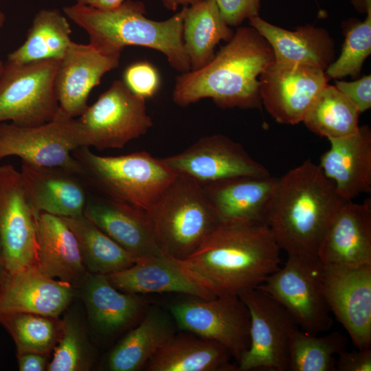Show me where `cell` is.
I'll list each match as a JSON object with an SVG mask.
<instances>
[{"label":"cell","instance_id":"1","mask_svg":"<svg viewBox=\"0 0 371 371\" xmlns=\"http://www.w3.org/2000/svg\"><path fill=\"white\" fill-rule=\"evenodd\" d=\"M280 250L267 225L225 222L195 252L175 261L215 296L238 295L260 285L279 268Z\"/></svg>","mask_w":371,"mask_h":371},{"label":"cell","instance_id":"2","mask_svg":"<svg viewBox=\"0 0 371 371\" xmlns=\"http://www.w3.org/2000/svg\"><path fill=\"white\" fill-rule=\"evenodd\" d=\"M273 61L270 45L255 28L238 27L207 65L177 77L173 102L185 107L208 98L222 109L260 108L259 78Z\"/></svg>","mask_w":371,"mask_h":371},{"label":"cell","instance_id":"3","mask_svg":"<svg viewBox=\"0 0 371 371\" xmlns=\"http://www.w3.org/2000/svg\"><path fill=\"white\" fill-rule=\"evenodd\" d=\"M346 202L319 164L306 160L278 178L267 225L288 255L317 256L330 223Z\"/></svg>","mask_w":371,"mask_h":371},{"label":"cell","instance_id":"4","mask_svg":"<svg viewBox=\"0 0 371 371\" xmlns=\"http://www.w3.org/2000/svg\"><path fill=\"white\" fill-rule=\"evenodd\" d=\"M63 11L87 32L89 44L102 54L121 55L127 46L145 47L164 54L177 71L191 70L183 41L185 7L161 21L146 18L144 3L132 0L108 10L76 3L65 7Z\"/></svg>","mask_w":371,"mask_h":371},{"label":"cell","instance_id":"5","mask_svg":"<svg viewBox=\"0 0 371 371\" xmlns=\"http://www.w3.org/2000/svg\"><path fill=\"white\" fill-rule=\"evenodd\" d=\"M89 190L149 212L177 176L161 158L146 151L102 156L89 147L72 152Z\"/></svg>","mask_w":371,"mask_h":371},{"label":"cell","instance_id":"6","mask_svg":"<svg viewBox=\"0 0 371 371\" xmlns=\"http://www.w3.org/2000/svg\"><path fill=\"white\" fill-rule=\"evenodd\" d=\"M148 213L161 251L177 260L195 252L221 223L202 186L181 174Z\"/></svg>","mask_w":371,"mask_h":371},{"label":"cell","instance_id":"7","mask_svg":"<svg viewBox=\"0 0 371 371\" xmlns=\"http://www.w3.org/2000/svg\"><path fill=\"white\" fill-rule=\"evenodd\" d=\"M82 146L98 150L122 148L153 126L146 99L116 80L75 119Z\"/></svg>","mask_w":371,"mask_h":371},{"label":"cell","instance_id":"8","mask_svg":"<svg viewBox=\"0 0 371 371\" xmlns=\"http://www.w3.org/2000/svg\"><path fill=\"white\" fill-rule=\"evenodd\" d=\"M322 269L317 256L288 255L284 266L256 288L282 305L304 331L326 332L333 320L323 291Z\"/></svg>","mask_w":371,"mask_h":371},{"label":"cell","instance_id":"9","mask_svg":"<svg viewBox=\"0 0 371 371\" xmlns=\"http://www.w3.org/2000/svg\"><path fill=\"white\" fill-rule=\"evenodd\" d=\"M60 59L4 63L0 75V124L11 121L35 126L54 120L59 112L54 89Z\"/></svg>","mask_w":371,"mask_h":371},{"label":"cell","instance_id":"10","mask_svg":"<svg viewBox=\"0 0 371 371\" xmlns=\"http://www.w3.org/2000/svg\"><path fill=\"white\" fill-rule=\"evenodd\" d=\"M250 316L249 346L238 370H289V339L296 328L287 310L263 291L254 288L238 294Z\"/></svg>","mask_w":371,"mask_h":371},{"label":"cell","instance_id":"11","mask_svg":"<svg viewBox=\"0 0 371 371\" xmlns=\"http://www.w3.org/2000/svg\"><path fill=\"white\" fill-rule=\"evenodd\" d=\"M0 262L9 273L37 266L36 214L12 164L0 166Z\"/></svg>","mask_w":371,"mask_h":371},{"label":"cell","instance_id":"12","mask_svg":"<svg viewBox=\"0 0 371 371\" xmlns=\"http://www.w3.org/2000/svg\"><path fill=\"white\" fill-rule=\"evenodd\" d=\"M177 328L225 346L239 361L249 346L250 316L238 295L193 299L170 306Z\"/></svg>","mask_w":371,"mask_h":371},{"label":"cell","instance_id":"13","mask_svg":"<svg viewBox=\"0 0 371 371\" xmlns=\"http://www.w3.org/2000/svg\"><path fill=\"white\" fill-rule=\"evenodd\" d=\"M80 146L82 143L75 118L60 109L54 120L38 126L0 124V161L16 156L27 164L61 167L80 174L72 152Z\"/></svg>","mask_w":371,"mask_h":371},{"label":"cell","instance_id":"14","mask_svg":"<svg viewBox=\"0 0 371 371\" xmlns=\"http://www.w3.org/2000/svg\"><path fill=\"white\" fill-rule=\"evenodd\" d=\"M161 159L177 174L201 184L238 177L271 176L240 144L221 134L201 137L184 150Z\"/></svg>","mask_w":371,"mask_h":371},{"label":"cell","instance_id":"15","mask_svg":"<svg viewBox=\"0 0 371 371\" xmlns=\"http://www.w3.org/2000/svg\"><path fill=\"white\" fill-rule=\"evenodd\" d=\"M322 287L330 312L358 349L371 347V264L323 265Z\"/></svg>","mask_w":371,"mask_h":371},{"label":"cell","instance_id":"16","mask_svg":"<svg viewBox=\"0 0 371 371\" xmlns=\"http://www.w3.org/2000/svg\"><path fill=\"white\" fill-rule=\"evenodd\" d=\"M328 80L322 69L273 61L259 78L262 103L278 123L298 124Z\"/></svg>","mask_w":371,"mask_h":371},{"label":"cell","instance_id":"17","mask_svg":"<svg viewBox=\"0 0 371 371\" xmlns=\"http://www.w3.org/2000/svg\"><path fill=\"white\" fill-rule=\"evenodd\" d=\"M83 215L136 260L162 256L148 212L90 191Z\"/></svg>","mask_w":371,"mask_h":371},{"label":"cell","instance_id":"18","mask_svg":"<svg viewBox=\"0 0 371 371\" xmlns=\"http://www.w3.org/2000/svg\"><path fill=\"white\" fill-rule=\"evenodd\" d=\"M120 56L104 54L89 44L71 41L54 78L60 110L70 117L81 115L89 106L90 92L106 72L117 67Z\"/></svg>","mask_w":371,"mask_h":371},{"label":"cell","instance_id":"19","mask_svg":"<svg viewBox=\"0 0 371 371\" xmlns=\"http://www.w3.org/2000/svg\"><path fill=\"white\" fill-rule=\"evenodd\" d=\"M20 172L35 214L45 212L60 217L83 214L90 190L79 173L25 162Z\"/></svg>","mask_w":371,"mask_h":371},{"label":"cell","instance_id":"20","mask_svg":"<svg viewBox=\"0 0 371 371\" xmlns=\"http://www.w3.org/2000/svg\"><path fill=\"white\" fill-rule=\"evenodd\" d=\"M278 180L271 176L238 177L200 184L221 223L267 225Z\"/></svg>","mask_w":371,"mask_h":371},{"label":"cell","instance_id":"21","mask_svg":"<svg viewBox=\"0 0 371 371\" xmlns=\"http://www.w3.org/2000/svg\"><path fill=\"white\" fill-rule=\"evenodd\" d=\"M72 285L30 269L0 275V314L27 313L58 317L70 304Z\"/></svg>","mask_w":371,"mask_h":371},{"label":"cell","instance_id":"22","mask_svg":"<svg viewBox=\"0 0 371 371\" xmlns=\"http://www.w3.org/2000/svg\"><path fill=\"white\" fill-rule=\"evenodd\" d=\"M317 256L323 265L371 264V200L346 201L330 223Z\"/></svg>","mask_w":371,"mask_h":371},{"label":"cell","instance_id":"23","mask_svg":"<svg viewBox=\"0 0 371 371\" xmlns=\"http://www.w3.org/2000/svg\"><path fill=\"white\" fill-rule=\"evenodd\" d=\"M319 166L339 196L350 201L371 192V131L365 125L347 137L330 139Z\"/></svg>","mask_w":371,"mask_h":371},{"label":"cell","instance_id":"24","mask_svg":"<svg viewBox=\"0 0 371 371\" xmlns=\"http://www.w3.org/2000/svg\"><path fill=\"white\" fill-rule=\"evenodd\" d=\"M36 270L72 286L81 284L89 272L73 232L61 217L45 212L36 214Z\"/></svg>","mask_w":371,"mask_h":371},{"label":"cell","instance_id":"25","mask_svg":"<svg viewBox=\"0 0 371 371\" xmlns=\"http://www.w3.org/2000/svg\"><path fill=\"white\" fill-rule=\"evenodd\" d=\"M106 276L115 288L133 294L178 293L205 300L216 297L164 254L137 260L128 269Z\"/></svg>","mask_w":371,"mask_h":371},{"label":"cell","instance_id":"26","mask_svg":"<svg viewBox=\"0 0 371 371\" xmlns=\"http://www.w3.org/2000/svg\"><path fill=\"white\" fill-rule=\"evenodd\" d=\"M249 23L270 45L275 62L310 66L323 70L333 62L335 43L324 29L306 25L289 31L266 21L259 16L249 19Z\"/></svg>","mask_w":371,"mask_h":371},{"label":"cell","instance_id":"27","mask_svg":"<svg viewBox=\"0 0 371 371\" xmlns=\"http://www.w3.org/2000/svg\"><path fill=\"white\" fill-rule=\"evenodd\" d=\"M81 285L89 319L104 335L115 334L140 320L147 308L137 294L117 289L106 275L89 273Z\"/></svg>","mask_w":371,"mask_h":371},{"label":"cell","instance_id":"28","mask_svg":"<svg viewBox=\"0 0 371 371\" xmlns=\"http://www.w3.org/2000/svg\"><path fill=\"white\" fill-rule=\"evenodd\" d=\"M232 355L223 344L192 333H175L147 362V371H232Z\"/></svg>","mask_w":371,"mask_h":371},{"label":"cell","instance_id":"29","mask_svg":"<svg viewBox=\"0 0 371 371\" xmlns=\"http://www.w3.org/2000/svg\"><path fill=\"white\" fill-rule=\"evenodd\" d=\"M170 313L151 306L146 308L138 325L111 352L107 366L111 371H137L177 333Z\"/></svg>","mask_w":371,"mask_h":371},{"label":"cell","instance_id":"30","mask_svg":"<svg viewBox=\"0 0 371 371\" xmlns=\"http://www.w3.org/2000/svg\"><path fill=\"white\" fill-rule=\"evenodd\" d=\"M234 32L222 17L215 0H198L185 7L183 41L191 70H198L214 57L222 40L229 41Z\"/></svg>","mask_w":371,"mask_h":371},{"label":"cell","instance_id":"31","mask_svg":"<svg viewBox=\"0 0 371 371\" xmlns=\"http://www.w3.org/2000/svg\"><path fill=\"white\" fill-rule=\"evenodd\" d=\"M71 29L57 9H42L35 15L24 43L8 56V62L26 63L61 59L71 40Z\"/></svg>","mask_w":371,"mask_h":371},{"label":"cell","instance_id":"32","mask_svg":"<svg viewBox=\"0 0 371 371\" xmlns=\"http://www.w3.org/2000/svg\"><path fill=\"white\" fill-rule=\"evenodd\" d=\"M61 218L74 234L89 273L109 275L136 262L135 258L83 214Z\"/></svg>","mask_w":371,"mask_h":371},{"label":"cell","instance_id":"33","mask_svg":"<svg viewBox=\"0 0 371 371\" xmlns=\"http://www.w3.org/2000/svg\"><path fill=\"white\" fill-rule=\"evenodd\" d=\"M360 113L348 98L335 86L327 85L313 99L302 122L315 134L337 139L357 132Z\"/></svg>","mask_w":371,"mask_h":371},{"label":"cell","instance_id":"34","mask_svg":"<svg viewBox=\"0 0 371 371\" xmlns=\"http://www.w3.org/2000/svg\"><path fill=\"white\" fill-rule=\"evenodd\" d=\"M346 338L339 331L315 336L296 328L289 345L290 371H336V358L346 350Z\"/></svg>","mask_w":371,"mask_h":371},{"label":"cell","instance_id":"35","mask_svg":"<svg viewBox=\"0 0 371 371\" xmlns=\"http://www.w3.org/2000/svg\"><path fill=\"white\" fill-rule=\"evenodd\" d=\"M56 317L34 313L0 314V324L13 339L17 354L48 355L56 346L61 332Z\"/></svg>","mask_w":371,"mask_h":371},{"label":"cell","instance_id":"36","mask_svg":"<svg viewBox=\"0 0 371 371\" xmlns=\"http://www.w3.org/2000/svg\"><path fill=\"white\" fill-rule=\"evenodd\" d=\"M371 53V12L347 31L339 58L326 69L329 78L357 77Z\"/></svg>","mask_w":371,"mask_h":371},{"label":"cell","instance_id":"37","mask_svg":"<svg viewBox=\"0 0 371 371\" xmlns=\"http://www.w3.org/2000/svg\"><path fill=\"white\" fill-rule=\"evenodd\" d=\"M85 344L80 325L67 317L61 323L58 344L54 347L49 371H78L86 368Z\"/></svg>","mask_w":371,"mask_h":371},{"label":"cell","instance_id":"38","mask_svg":"<svg viewBox=\"0 0 371 371\" xmlns=\"http://www.w3.org/2000/svg\"><path fill=\"white\" fill-rule=\"evenodd\" d=\"M123 80L133 93L145 99L154 96L160 87L157 69L146 61L128 65L124 71Z\"/></svg>","mask_w":371,"mask_h":371},{"label":"cell","instance_id":"39","mask_svg":"<svg viewBox=\"0 0 371 371\" xmlns=\"http://www.w3.org/2000/svg\"><path fill=\"white\" fill-rule=\"evenodd\" d=\"M229 26H238L245 19L259 16L260 0H215Z\"/></svg>","mask_w":371,"mask_h":371},{"label":"cell","instance_id":"40","mask_svg":"<svg viewBox=\"0 0 371 371\" xmlns=\"http://www.w3.org/2000/svg\"><path fill=\"white\" fill-rule=\"evenodd\" d=\"M335 87L355 104L361 113L370 109V75L352 82L336 81Z\"/></svg>","mask_w":371,"mask_h":371},{"label":"cell","instance_id":"41","mask_svg":"<svg viewBox=\"0 0 371 371\" xmlns=\"http://www.w3.org/2000/svg\"><path fill=\"white\" fill-rule=\"evenodd\" d=\"M335 366L336 371H370L371 348L345 350L337 355Z\"/></svg>","mask_w":371,"mask_h":371},{"label":"cell","instance_id":"42","mask_svg":"<svg viewBox=\"0 0 371 371\" xmlns=\"http://www.w3.org/2000/svg\"><path fill=\"white\" fill-rule=\"evenodd\" d=\"M45 355L24 352L17 354L19 369L21 371H43L46 368Z\"/></svg>","mask_w":371,"mask_h":371},{"label":"cell","instance_id":"43","mask_svg":"<svg viewBox=\"0 0 371 371\" xmlns=\"http://www.w3.org/2000/svg\"><path fill=\"white\" fill-rule=\"evenodd\" d=\"M77 3L88 5L96 9L108 10L121 5L124 0H76Z\"/></svg>","mask_w":371,"mask_h":371},{"label":"cell","instance_id":"44","mask_svg":"<svg viewBox=\"0 0 371 371\" xmlns=\"http://www.w3.org/2000/svg\"><path fill=\"white\" fill-rule=\"evenodd\" d=\"M164 5L168 10H176L179 5L187 7L198 0H161Z\"/></svg>","mask_w":371,"mask_h":371},{"label":"cell","instance_id":"45","mask_svg":"<svg viewBox=\"0 0 371 371\" xmlns=\"http://www.w3.org/2000/svg\"><path fill=\"white\" fill-rule=\"evenodd\" d=\"M351 3L359 12L368 14L371 12V0H351Z\"/></svg>","mask_w":371,"mask_h":371},{"label":"cell","instance_id":"46","mask_svg":"<svg viewBox=\"0 0 371 371\" xmlns=\"http://www.w3.org/2000/svg\"><path fill=\"white\" fill-rule=\"evenodd\" d=\"M5 20V14L0 11V29L3 27Z\"/></svg>","mask_w":371,"mask_h":371},{"label":"cell","instance_id":"47","mask_svg":"<svg viewBox=\"0 0 371 371\" xmlns=\"http://www.w3.org/2000/svg\"><path fill=\"white\" fill-rule=\"evenodd\" d=\"M4 63L0 60V75L3 71Z\"/></svg>","mask_w":371,"mask_h":371},{"label":"cell","instance_id":"48","mask_svg":"<svg viewBox=\"0 0 371 371\" xmlns=\"http://www.w3.org/2000/svg\"><path fill=\"white\" fill-rule=\"evenodd\" d=\"M2 271H3V269L1 267V262H0V275H1Z\"/></svg>","mask_w":371,"mask_h":371}]
</instances>
